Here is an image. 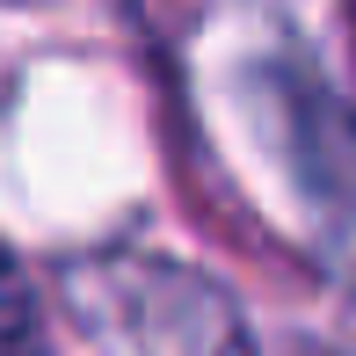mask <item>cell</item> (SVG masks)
I'll return each instance as SVG.
<instances>
[{
  "instance_id": "obj_1",
  "label": "cell",
  "mask_w": 356,
  "mask_h": 356,
  "mask_svg": "<svg viewBox=\"0 0 356 356\" xmlns=\"http://www.w3.org/2000/svg\"><path fill=\"white\" fill-rule=\"evenodd\" d=\"M29 349V298H22V277L8 269L0 254V356H22Z\"/></svg>"
}]
</instances>
